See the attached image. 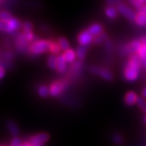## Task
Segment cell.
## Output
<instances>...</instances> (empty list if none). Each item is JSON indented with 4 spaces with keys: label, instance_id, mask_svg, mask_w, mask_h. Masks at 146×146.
I'll list each match as a JSON object with an SVG mask.
<instances>
[{
    "label": "cell",
    "instance_id": "cell-1",
    "mask_svg": "<svg viewBox=\"0 0 146 146\" xmlns=\"http://www.w3.org/2000/svg\"><path fill=\"white\" fill-rule=\"evenodd\" d=\"M141 65L142 60L138 54H133L131 55L124 70V76L125 79L128 81H133L137 80L138 78Z\"/></svg>",
    "mask_w": 146,
    "mask_h": 146
},
{
    "label": "cell",
    "instance_id": "cell-2",
    "mask_svg": "<svg viewBox=\"0 0 146 146\" xmlns=\"http://www.w3.org/2000/svg\"><path fill=\"white\" fill-rule=\"evenodd\" d=\"M51 42L47 40L36 41L30 46V52L33 54L37 55L50 51Z\"/></svg>",
    "mask_w": 146,
    "mask_h": 146
},
{
    "label": "cell",
    "instance_id": "cell-3",
    "mask_svg": "<svg viewBox=\"0 0 146 146\" xmlns=\"http://www.w3.org/2000/svg\"><path fill=\"white\" fill-rule=\"evenodd\" d=\"M23 26L21 22L16 18H12L7 23L0 22V29L2 31L6 33H14L19 30Z\"/></svg>",
    "mask_w": 146,
    "mask_h": 146
},
{
    "label": "cell",
    "instance_id": "cell-4",
    "mask_svg": "<svg viewBox=\"0 0 146 146\" xmlns=\"http://www.w3.org/2000/svg\"><path fill=\"white\" fill-rule=\"evenodd\" d=\"M141 45H142V43H141L140 41L133 40L127 43V45H125L124 47H122L121 51H120V53L122 56L128 55V54L132 55L133 54H137Z\"/></svg>",
    "mask_w": 146,
    "mask_h": 146
},
{
    "label": "cell",
    "instance_id": "cell-5",
    "mask_svg": "<svg viewBox=\"0 0 146 146\" xmlns=\"http://www.w3.org/2000/svg\"><path fill=\"white\" fill-rule=\"evenodd\" d=\"M50 137L47 133H40L36 135H34L29 139V142L34 146L42 145V144L46 143L49 139Z\"/></svg>",
    "mask_w": 146,
    "mask_h": 146
},
{
    "label": "cell",
    "instance_id": "cell-6",
    "mask_svg": "<svg viewBox=\"0 0 146 146\" xmlns=\"http://www.w3.org/2000/svg\"><path fill=\"white\" fill-rule=\"evenodd\" d=\"M90 72L93 74H97L106 81H110L113 78V75L109 69L106 68H101L98 66H92L90 68Z\"/></svg>",
    "mask_w": 146,
    "mask_h": 146
},
{
    "label": "cell",
    "instance_id": "cell-7",
    "mask_svg": "<svg viewBox=\"0 0 146 146\" xmlns=\"http://www.w3.org/2000/svg\"><path fill=\"white\" fill-rule=\"evenodd\" d=\"M116 8H117L118 11L127 19L131 20V21H135L136 17H137V14L131 8H129L128 6L121 3V4L119 5Z\"/></svg>",
    "mask_w": 146,
    "mask_h": 146
},
{
    "label": "cell",
    "instance_id": "cell-8",
    "mask_svg": "<svg viewBox=\"0 0 146 146\" xmlns=\"http://www.w3.org/2000/svg\"><path fill=\"white\" fill-rule=\"evenodd\" d=\"M66 89V84L62 81H55L52 83L49 87V94L52 97H57L64 92Z\"/></svg>",
    "mask_w": 146,
    "mask_h": 146
},
{
    "label": "cell",
    "instance_id": "cell-9",
    "mask_svg": "<svg viewBox=\"0 0 146 146\" xmlns=\"http://www.w3.org/2000/svg\"><path fill=\"white\" fill-rule=\"evenodd\" d=\"M29 41L26 40L25 35L23 33L19 34L17 36L15 40L16 48L19 51V52H25L28 49V46H29Z\"/></svg>",
    "mask_w": 146,
    "mask_h": 146
},
{
    "label": "cell",
    "instance_id": "cell-10",
    "mask_svg": "<svg viewBox=\"0 0 146 146\" xmlns=\"http://www.w3.org/2000/svg\"><path fill=\"white\" fill-rule=\"evenodd\" d=\"M93 40V36L88 31H84L79 34L78 36V40L81 46H88Z\"/></svg>",
    "mask_w": 146,
    "mask_h": 146
},
{
    "label": "cell",
    "instance_id": "cell-11",
    "mask_svg": "<svg viewBox=\"0 0 146 146\" xmlns=\"http://www.w3.org/2000/svg\"><path fill=\"white\" fill-rule=\"evenodd\" d=\"M138 97L139 96H137V95L134 92H132V91L127 92L125 96V104L128 106L133 105L137 103Z\"/></svg>",
    "mask_w": 146,
    "mask_h": 146
},
{
    "label": "cell",
    "instance_id": "cell-12",
    "mask_svg": "<svg viewBox=\"0 0 146 146\" xmlns=\"http://www.w3.org/2000/svg\"><path fill=\"white\" fill-rule=\"evenodd\" d=\"M66 63L65 58L63 54L58 56V66H57V71L59 73H64L66 69Z\"/></svg>",
    "mask_w": 146,
    "mask_h": 146
},
{
    "label": "cell",
    "instance_id": "cell-13",
    "mask_svg": "<svg viewBox=\"0 0 146 146\" xmlns=\"http://www.w3.org/2000/svg\"><path fill=\"white\" fill-rule=\"evenodd\" d=\"M87 31L90 33L92 36H98L100 34L103 33V28H102V25L98 23H95V24H92V25H90L89 29H87Z\"/></svg>",
    "mask_w": 146,
    "mask_h": 146
},
{
    "label": "cell",
    "instance_id": "cell-14",
    "mask_svg": "<svg viewBox=\"0 0 146 146\" xmlns=\"http://www.w3.org/2000/svg\"><path fill=\"white\" fill-rule=\"evenodd\" d=\"M7 127H8V131H10V133H11L14 137H17V136L19 135V127L17 125V124L14 122V121H11V120H9V121H7Z\"/></svg>",
    "mask_w": 146,
    "mask_h": 146
},
{
    "label": "cell",
    "instance_id": "cell-15",
    "mask_svg": "<svg viewBox=\"0 0 146 146\" xmlns=\"http://www.w3.org/2000/svg\"><path fill=\"white\" fill-rule=\"evenodd\" d=\"M135 22L139 26H146V11H138Z\"/></svg>",
    "mask_w": 146,
    "mask_h": 146
},
{
    "label": "cell",
    "instance_id": "cell-16",
    "mask_svg": "<svg viewBox=\"0 0 146 146\" xmlns=\"http://www.w3.org/2000/svg\"><path fill=\"white\" fill-rule=\"evenodd\" d=\"M105 14L109 19H115L118 14L117 8H115L114 6H108L105 8Z\"/></svg>",
    "mask_w": 146,
    "mask_h": 146
},
{
    "label": "cell",
    "instance_id": "cell-17",
    "mask_svg": "<svg viewBox=\"0 0 146 146\" xmlns=\"http://www.w3.org/2000/svg\"><path fill=\"white\" fill-rule=\"evenodd\" d=\"M63 55H64L66 61L67 62V63H72V62L75 61V57H76V53L74 52V50L69 48V49L66 50V52H64Z\"/></svg>",
    "mask_w": 146,
    "mask_h": 146
},
{
    "label": "cell",
    "instance_id": "cell-18",
    "mask_svg": "<svg viewBox=\"0 0 146 146\" xmlns=\"http://www.w3.org/2000/svg\"><path fill=\"white\" fill-rule=\"evenodd\" d=\"M47 64L50 69H56L58 66V57L55 54H50L47 59Z\"/></svg>",
    "mask_w": 146,
    "mask_h": 146
},
{
    "label": "cell",
    "instance_id": "cell-19",
    "mask_svg": "<svg viewBox=\"0 0 146 146\" xmlns=\"http://www.w3.org/2000/svg\"><path fill=\"white\" fill-rule=\"evenodd\" d=\"M58 44H59L60 47L61 48V50L66 52V50L69 49V43L68 40L65 37L61 36L58 39Z\"/></svg>",
    "mask_w": 146,
    "mask_h": 146
},
{
    "label": "cell",
    "instance_id": "cell-20",
    "mask_svg": "<svg viewBox=\"0 0 146 146\" xmlns=\"http://www.w3.org/2000/svg\"><path fill=\"white\" fill-rule=\"evenodd\" d=\"M87 47L88 46H80L78 48L77 52H76V55L78 58V59L83 60L86 56V53L87 51Z\"/></svg>",
    "mask_w": 146,
    "mask_h": 146
},
{
    "label": "cell",
    "instance_id": "cell-21",
    "mask_svg": "<svg viewBox=\"0 0 146 146\" xmlns=\"http://www.w3.org/2000/svg\"><path fill=\"white\" fill-rule=\"evenodd\" d=\"M108 40V35L106 33H102L98 36H95V38L93 39V42L96 44H102V42L104 41Z\"/></svg>",
    "mask_w": 146,
    "mask_h": 146
},
{
    "label": "cell",
    "instance_id": "cell-22",
    "mask_svg": "<svg viewBox=\"0 0 146 146\" xmlns=\"http://www.w3.org/2000/svg\"><path fill=\"white\" fill-rule=\"evenodd\" d=\"M137 104L139 108H140L141 110L146 114V99L142 98V96H139Z\"/></svg>",
    "mask_w": 146,
    "mask_h": 146
},
{
    "label": "cell",
    "instance_id": "cell-23",
    "mask_svg": "<svg viewBox=\"0 0 146 146\" xmlns=\"http://www.w3.org/2000/svg\"><path fill=\"white\" fill-rule=\"evenodd\" d=\"M38 94L39 96L42 97V98H46L48 95H50L49 94V89L45 85H42L40 87H39Z\"/></svg>",
    "mask_w": 146,
    "mask_h": 146
},
{
    "label": "cell",
    "instance_id": "cell-24",
    "mask_svg": "<svg viewBox=\"0 0 146 146\" xmlns=\"http://www.w3.org/2000/svg\"><path fill=\"white\" fill-rule=\"evenodd\" d=\"M81 62L80 61H78V62H75L74 64H72L71 67V72L74 74V75H77L78 72L79 71H81Z\"/></svg>",
    "mask_w": 146,
    "mask_h": 146
},
{
    "label": "cell",
    "instance_id": "cell-25",
    "mask_svg": "<svg viewBox=\"0 0 146 146\" xmlns=\"http://www.w3.org/2000/svg\"><path fill=\"white\" fill-rule=\"evenodd\" d=\"M13 18L12 15L10 13L7 11H2L1 14H0V19H1V22H4V23H7Z\"/></svg>",
    "mask_w": 146,
    "mask_h": 146
},
{
    "label": "cell",
    "instance_id": "cell-26",
    "mask_svg": "<svg viewBox=\"0 0 146 146\" xmlns=\"http://www.w3.org/2000/svg\"><path fill=\"white\" fill-rule=\"evenodd\" d=\"M61 48L60 47L59 44L56 43V42H51V48H50V52H52V54H58L60 52Z\"/></svg>",
    "mask_w": 146,
    "mask_h": 146
},
{
    "label": "cell",
    "instance_id": "cell-27",
    "mask_svg": "<svg viewBox=\"0 0 146 146\" xmlns=\"http://www.w3.org/2000/svg\"><path fill=\"white\" fill-rule=\"evenodd\" d=\"M128 1L129 2H130L133 7H135V8H137L138 11L139 9H141V8L143 7V5H144L142 3H141V2L139 0H128Z\"/></svg>",
    "mask_w": 146,
    "mask_h": 146
},
{
    "label": "cell",
    "instance_id": "cell-28",
    "mask_svg": "<svg viewBox=\"0 0 146 146\" xmlns=\"http://www.w3.org/2000/svg\"><path fill=\"white\" fill-rule=\"evenodd\" d=\"M32 24L30 22H25L23 23V32H29V31H31L32 30Z\"/></svg>",
    "mask_w": 146,
    "mask_h": 146
},
{
    "label": "cell",
    "instance_id": "cell-29",
    "mask_svg": "<svg viewBox=\"0 0 146 146\" xmlns=\"http://www.w3.org/2000/svg\"><path fill=\"white\" fill-rule=\"evenodd\" d=\"M113 140L114 143L116 145H121L123 143V138L121 137V135L119 134H115L113 135Z\"/></svg>",
    "mask_w": 146,
    "mask_h": 146
},
{
    "label": "cell",
    "instance_id": "cell-30",
    "mask_svg": "<svg viewBox=\"0 0 146 146\" xmlns=\"http://www.w3.org/2000/svg\"><path fill=\"white\" fill-rule=\"evenodd\" d=\"M121 1L122 0H106V2L109 6H118L119 5L121 4Z\"/></svg>",
    "mask_w": 146,
    "mask_h": 146
},
{
    "label": "cell",
    "instance_id": "cell-31",
    "mask_svg": "<svg viewBox=\"0 0 146 146\" xmlns=\"http://www.w3.org/2000/svg\"><path fill=\"white\" fill-rule=\"evenodd\" d=\"M22 142L18 137H14V139L11 140V143L10 146H21Z\"/></svg>",
    "mask_w": 146,
    "mask_h": 146
},
{
    "label": "cell",
    "instance_id": "cell-32",
    "mask_svg": "<svg viewBox=\"0 0 146 146\" xmlns=\"http://www.w3.org/2000/svg\"><path fill=\"white\" fill-rule=\"evenodd\" d=\"M23 34H24V35H25L26 40H27L29 42L33 40V39H34V34L32 33V31H29V32H23Z\"/></svg>",
    "mask_w": 146,
    "mask_h": 146
},
{
    "label": "cell",
    "instance_id": "cell-33",
    "mask_svg": "<svg viewBox=\"0 0 146 146\" xmlns=\"http://www.w3.org/2000/svg\"><path fill=\"white\" fill-rule=\"evenodd\" d=\"M105 48L108 52H112V50H113V43L109 40L105 42Z\"/></svg>",
    "mask_w": 146,
    "mask_h": 146
},
{
    "label": "cell",
    "instance_id": "cell-34",
    "mask_svg": "<svg viewBox=\"0 0 146 146\" xmlns=\"http://www.w3.org/2000/svg\"><path fill=\"white\" fill-rule=\"evenodd\" d=\"M5 55V59L6 61L8 60H11L13 59V54L11 53V52H5L4 54Z\"/></svg>",
    "mask_w": 146,
    "mask_h": 146
},
{
    "label": "cell",
    "instance_id": "cell-35",
    "mask_svg": "<svg viewBox=\"0 0 146 146\" xmlns=\"http://www.w3.org/2000/svg\"><path fill=\"white\" fill-rule=\"evenodd\" d=\"M5 73V71L4 67L1 66V67H0V78H2L4 77Z\"/></svg>",
    "mask_w": 146,
    "mask_h": 146
},
{
    "label": "cell",
    "instance_id": "cell-36",
    "mask_svg": "<svg viewBox=\"0 0 146 146\" xmlns=\"http://www.w3.org/2000/svg\"><path fill=\"white\" fill-rule=\"evenodd\" d=\"M142 97L146 99V85L144 87L143 90L142 91Z\"/></svg>",
    "mask_w": 146,
    "mask_h": 146
},
{
    "label": "cell",
    "instance_id": "cell-37",
    "mask_svg": "<svg viewBox=\"0 0 146 146\" xmlns=\"http://www.w3.org/2000/svg\"><path fill=\"white\" fill-rule=\"evenodd\" d=\"M139 41H140L142 45H144V46H146V36H142Z\"/></svg>",
    "mask_w": 146,
    "mask_h": 146
},
{
    "label": "cell",
    "instance_id": "cell-38",
    "mask_svg": "<svg viewBox=\"0 0 146 146\" xmlns=\"http://www.w3.org/2000/svg\"><path fill=\"white\" fill-rule=\"evenodd\" d=\"M21 146H34V145H31L30 143H27V142H25V143H23ZM39 146H42V145H39Z\"/></svg>",
    "mask_w": 146,
    "mask_h": 146
},
{
    "label": "cell",
    "instance_id": "cell-39",
    "mask_svg": "<svg viewBox=\"0 0 146 146\" xmlns=\"http://www.w3.org/2000/svg\"><path fill=\"white\" fill-rule=\"evenodd\" d=\"M141 2V3H142V4L144 5L145 3H146V0H139Z\"/></svg>",
    "mask_w": 146,
    "mask_h": 146
},
{
    "label": "cell",
    "instance_id": "cell-40",
    "mask_svg": "<svg viewBox=\"0 0 146 146\" xmlns=\"http://www.w3.org/2000/svg\"><path fill=\"white\" fill-rule=\"evenodd\" d=\"M144 122L146 124V115H145V117H144Z\"/></svg>",
    "mask_w": 146,
    "mask_h": 146
},
{
    "label": "cell",
    "instance_id": "cell-41",
    "mask_svg": "<svg viewBox=\"0 0 146 146\" xmlns=\"http://www.w3.org/2000/svg\"><path fill=\"white\" fill-rule=\"evenodd\" d=\"M0 1H1V3H3L5 0H0Z\"/></svg>",
    "mask_w": 146,
    "mask_h": 146
},
{
    "label": "cell",
    "instance_id": "cell-42",
    "mask_svg": "<svg viewBox=\"0 0 146 146\" xmlns=\"http://www.w3.org/2000/svg\"><path fill=\"white\" fill-rule=\"evenodd\" d=\"M145 8H146V5H145Z\"/></svg>",
    "mask_w": 146,
    "mask_h": 146
},
{
    "label": "cell",
    "instance_id": "cell-43",
    "mask_svg": "<svg viewBox=\"0 0 146 146\" xmlns=\"http://www.w3.org/2000/svg\"><path fill=\"white\" fill-rule=\"evenodd\" d=\"M2 146H3V145H2Z\"/></svg>",
    "mask_w": 146,
    "mask_h": 146
}]
</instances>
